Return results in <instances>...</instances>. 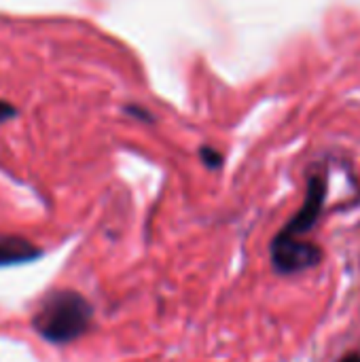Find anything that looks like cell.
Here are the masks:
<instances>
[{
    "instance_id": "cell-2",
    "label": "cell",
    "mask_w": 360,
    "mask_h": 362,
    "mask_svg": "<svg viewBox=\"0 0 360 362\" xmlns=\"http://www.w3.org/2000/svg\"><path fill=\"white\" fill-rule=\"evenodd\" d=\"M272 265L276 274L280 276H295L303 274L316 265H320L325 252L318 244L314 242H303L299 238H291L284 233H278L272 240Z\"/></svg>"
},
{
    "instance_id": "cell-5",
    "label": "cell",
    "mask_w": 360,
    "mask_h": 362,
    "mask_svg": "<svg viewBox=\"0 0 360 362\" xmlns=\"http://www.w3.org/2000/svg\"><path fill=\"white\" fill-rule=\"evenodd\" d=\"M199 155H202V161H204L208 168H212V170H216V168L223 165V155H221L216 148H212V146H202Z\"/></svg>"
},
{
    "instance_id": "cell-6",
    "label": "cell",
    "mask_w": 360,
    "mask_h": 362,
    "mask_svg": "<svg viewBox=\"0 0 360 362\" xmlns=\"http://www.w3.org/2000/svg\"><path fill=\"white\" fill-rule=\"evenodd\" d=\"M13 115H15V110H13L8 104L0 102V119H8V117H13Z\"/></svg>"
},
{
    "instance_id": "cell-1",
    "label": "cell",
    "mask_w": 360,
    "mask_h": 362,
    "mask_svg": "<svg viewBox=\"0 0 360 362\" xmlns=\"http://www.w3.org/2000/svg\"><path fill=\"white\" fill-rule=\"evenodd\" d=\"M91 316V305L83 295L74 291H55L38 303L32 327L45 341L66 346L87 333Z\"/></svg>"
},
{
    "instance_id": "cell-4",
    "label": "cell",
    "mask_w": 360,
    "mask_h": 362,
    "mask_svg": "<svg viewBox=\"0 0 360 362\" xmlns=\"http://www.w3.org/2000/svg\"><path fill=\"white\" fill-rule=\"evenodd\" d=\"M42 255L38 246L19 235H0V267L36 261Z\"/></svg>"
},
{
    "instance_id": "cell-7",
    "label": "cell",
    "mask_w": 360,
    "mask_h": 362,
    "mask_svg": "<svg viewBox=\"0 0 360 362\" xmlns=\"http://www.w3.org/2000/svg\"><path fill=\"white\" fill-rule=\"evenodd\" d=\"M339 362H360V352H348L346 356H342Z\"/></svg>"
},
{
    "instance_id": "cell-3",
    "label": "cell",
    "mask_w": 360,
    "mask_h": 362,
    "mask_svg": "<svg viewBox=\"0 0 360 362\" xmlns=\"http://www.w3.org/2000/svg\"><path fill=\"white\" fill-rule=\"evenodd\" d=\"M327 178L323 174H314L308 180V191H306V199L301 204V208L297 210V214L284 225V229L280 233L291 235V238H301L306 233H310L316 223L320 221V214L325 210V202H327Z\"/></svg>"
}]
</instances>
